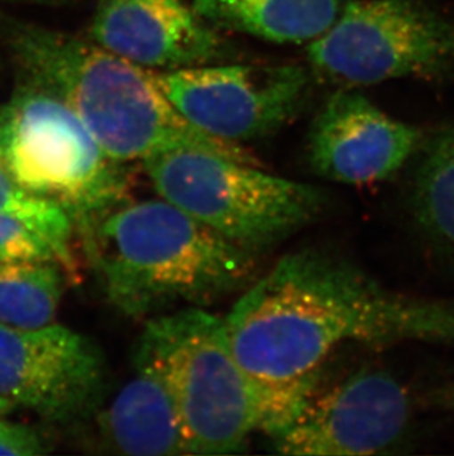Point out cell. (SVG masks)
Listing matches in <instances>:
<instances>
[{"mask_svg":"<svg viewBox=\"0 0 454 456\" xmlns=\"http://www.w3.org/2000/svg\"><path fill=\"white\" fill-rule=\"evenodd\" d=\"M224 325L267 437L300 412L341 346H454V305L395 293L352 263L310 250L280 258Z\"/></svg>","mask_w":454,"mask_h":456,"instance_id":"obj_1","label":"cell"},{"mask_svg":"<svg viewBox=\"0 0 454 456\" xmlns=\"http://www.w3.org/2000/svg\"><path fill=\"white\" fill-rule=\"evenodd\" d=\"M0 31L20 83L67 103L117 163L201 148L244 163L242 145L213 138L191 125L167 100L152 71L91 39L0 15Z\"/></svg>","mask_w":454,"mask_h":456,"instance_id":"obj_2","label":"cell"},{"mask_svg":"<svg viewBox=\"0 0 454 456\" xmlns=\"http://www.w3.org/2000/svg\"><path fill=\"white\" fill-rule=\"evenodd\" d=\"M78 232L108 302L132 318L202 307L255 273L254 253L164 199L123 200Z\"/></svg>","mask_w":454,"mask_h":456,"instance_id":"obj_3","label":"cell"},{"mask_svg":"<svg viewBox=\"0 0 454 456\" xmlns=\"http://www.w3.org/2000/svg\"><path fill=\"white\" fill-rule=\"evenodd\" d=\"M134 366L152 370L167 388L188 455L240 452L258 431L257 402L231 352L224 318L204 307L150 318Z\"/></svg>","mask_w":454,"mask_h":456,"instance_id":"obj_4","label":"cell"},{"mask_svg":"<svg viewBox=\"0 0 454 456\" xmlns=\"http://www.w3.org/2000/svg\"><path fill=\"white\" fill-rule=\"evenodd\" d=\"M159 197L244 250H264L320 215L309 183L273 176L217 152L179 148L142 161Z\"/></svg>","mask_w":454,"mask_h":456,"instance_id":"obj_5","label":"cell"},{"mask_svg":"<svg viewBox=\"0 0 454 456\" xmlns=\"http://www.w3.org/2000/svg\"><path fill=\"white\" fill-rule=\"evenodd\" d=\"M0 157L20 185L58 204L80 229L126 200L120 163L56 96L18 83L0 107Z\"/></svg>","mask_w":454,"mask_h":456,"instance_id":"obj_6","label":"cell"},{"mask_svg":"<svg viewBox=\"0 0 454 456\" xmlns=\"http://www.w3.org/2000/svg\"><path fill=\"white\" fill-rule=\"evenodd\" d=\"M307 53L343 86L442 77L454 71V22L418 0H350Z\"/></svg>","mask_w":454,"mask_h":456,"instance_id":"obj_7","label":"cell"},{"mask_svg":"<svg viewBox=\"0 0 454 456\" xmlns=\"http://www.w3.org/2000/svg\"><path fill=\"white\" fill-rule=\"evenodd\" d=\"M155 82L182 116L224 142L267 138L298 114L309 73L296 64L195 65L155 73Z\"/></svg>","mask_w":454,"mask_h":456,"instance_id":"obj_8","label":"cell"},{"mask_svg":"<svg viewBox=\"0 0 454 456\" xmlns=\"http://www.w3.org/2000/svg\"><path fill=\"white\" fill-rule=\"evenodd\" d=\"M410 418L408 388L386 370L366 368L325 392L318 388L269 439L285 455H377L403 439Z\"/></svg>","mask_w":454,"mask_h":456,"instance_id":"obj_9","label":"cell"},{"mask_svg":"<svg viewBox=\"0 0 454 456\" xmlns=\"http://www.w3.org/2000/svg\"><path fill=\"white\" fill-rule=\"evenodd\" d=\"M105 362L78 332L0 322V399L30 409L49 422H74L102 401Z\"/></svg>","mask_w":454,"mask_h":456,"instance_id":"obj_10","label":"cell"},{"mask_svg":"<svg viewBox=\"0 0 454 456\" xmlns=\"http://www.w3.org/2000/svg\"><path fill=\"white\" fill-rule=\"evenodd\" d=\"M424 143L420 130L388 116L357 92L329 96L309 134L310 167L343 185H372L394 176Z\"/></svg>","mask_w":454,"mask_h":456,"instance_id":"obj_11","label":"cell"},{"mask_svg":"<svg viewBox=\"0 0 454 456\" xmlns=\"http://www.w3.org/2000/svg\"><path fill=\"white\" fill-rule=\"evenodd\" d=\"M89 39L141 67L210 64L224 42L183 0H96Z\"/></svg>","mask_w":454,"mask_h":456,"instance_id":"obj_12","label":"cell"},{"mask_svg":"<svg viewBox=\"0 0 454 456\" xmlns=\"http://www.w3.org/2000/svg\"><path fill=\"white\" fill-rule=\"evenodd\" d=\"M99 426L105 442L125 455H188L170 393L142 366L101 413Z\"/></svg>","mask_w":454,"mask_h":456,"instance_id":"obj_13","label":"cell"},{"mask_svg":"<svg viewBox=\"0 0 454 456\" xmlns=\"http://www.w3.org/2000/svg\"><path fill=\"white\" fill-rule=\"evenodd\" d=\"M211 26L274 44L312 42L329 28L341 0H193Z\"/></svg>","mask_w":454,"mask_h":456,"instance_id":"obj_14","label":"cell"},{"mask_svg":"<svg viewBox=\"0 0 454 456\" xmlns=\"http://www.w3.org/2000/svg\"><path fill=\"white\" fill-rule=\"evenodd\" d=\"M410 185L411 215L420 231L454 258V127L422 143Z\"/></svg>","mask_w":454,"mask_h":456,"instance_id":"obj_15","label":"cell"},{"mask_svg":"<svg viewBox=\"0 0 454 456\" xmlns=\"http://www.w3.org/2000/svg\"><path fill=\"white\" fill-rule=\"evenodd\" d=\"M60 263L0 262V322L44 328L55 321L64 293Z\"/></svg>","mask_w":454,"mask_h":456,"instance_id":"obj_16","label":"cell"},{"mask_svg":"<svg viewBox=\"0 0 454 456\" xmlns=\"http://www.w3.org/2000/svg\"><path fill=\"white\" fill-rule=\"evenodd\" d=\"M0 215L21 220L37 232L51 238L65 254L73 257L71 238L74 222L69 213L49 200L31 194L18 183L0 157Z\"/></svg>","mask_w":454,"mask_h":456,"instance_id":"obj_17","label":"cell"},{"mask_svg":"<svg viewBox=\"0 0 454 456\" xmlns=\"http://www.w3.org/2000/svg\"><path fill=\"white\" fill-rule=\"evenodd\" d=\"M0 262H56L67 271L74 272V257L65 254L44 233L21 220L0 215Z\"/></svg>","mask_w":454,"mask_h":456,"instance_id":"obj_18","label":"cell"},{"mask_svg":"<svg viewBox=\"0 0 454 456\" xmlns=\"http://www.w3.org/2000/svg\"><path fill=\"white\" fill-rule=\"evenodd\" d=\"M46 452V442L37 430L0 418V455L37 456Z\"/></svg>","mask_w":454,"mask_h":456,"instance_id":"obj_19","label":"cell"},{"mask_svg":"<svg viewBox=\"0 0 454 456\" xmlns=\"http://www.w3.org/2000/svg\"><path fill=\"white\" fill-rule=\"evenodd\" d=\"M422 401L434 408L454 412V379H446V381L428 388V392L424 393Z\"/></svg>","mask_w":454,"mask_h":456,"instance_id":"obj_20","label":"cell"},{"mask_svg":"<svg viewBox=\"0 0 454 456\" xmlns=\"http://www.w3.org/2000/svg\"><path fill=\"white\" fill-rule=\"evenodd\" d=\"M17 408V406L11 403V402L4 401V399H0V418L6 417L9 413L12 412L13 409Z\"/></svg>","mask_w":454,"mask_h":456,"instance_id":"obj_21","label":"cell"},{"mask_svg":"<svg viewBox=\"0 0 454 456\" xmlns=\"http://www.w3.org/2000/svg\"><path fill=\"white\" fill-rule=\"evenodd\" d=\"M22 2H33V4H65L69 0H22Z\"/></svg>","mask_w":454,"mask_h":456,"instance_id":"obj_22","label":"cell"}]
</instances>
